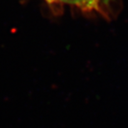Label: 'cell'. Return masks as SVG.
I'll return each mask as SVG.
<instances>
[{
    "mask_svg": "<svg viewBox=\"0 0 128 128\" xmlns=\"http://www.w3.org/2000/svg\"><path fill=\"white\" fill-rule=\"evenodd\" d=\"M48 2H59L73 5L83 10H96L101 6L102 0H48Z\"/></svg>",
    "mask_w": 128,
    "mask_h": 128,
    "instance_id": "obj_1",
    "label": "cell"
}]
</instances>
